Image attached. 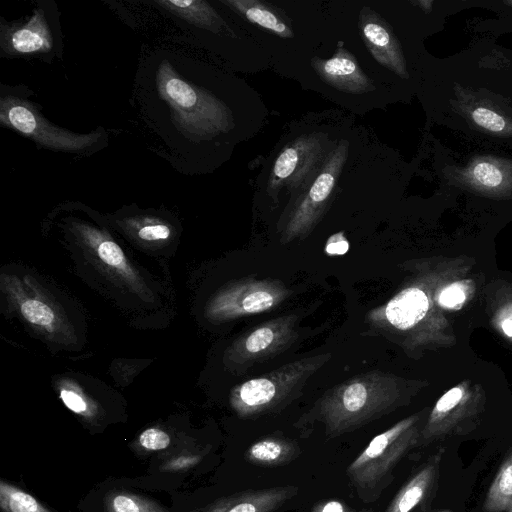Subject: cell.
Segmentation results:
<instances>
[{"label": "cell", "mask_w": 512, "mask_h": 512, "mask_svg": "<svg viewBox=\"0 0 512 512\" xmlns=\"http://www.w3.org/2000/svg\"><path fill=\"white\" fill-rule=\"evenodd\" d=\"M79 231L85 242L104 265L114 269L127 279H135V274L118 244L89 226H81Z\"/></svg>", "instance_id": "obj_14"}, {"label": "cell", "mask_w": 512, "mask_h": 512, "mask_svg": "<svg viewBox=\"0 0 512 512\" xmlns=\"http://www.w3.org/2000/svg\"><path fill=\"white\" fill-rule=\"evenodd\" d=\"M140 445L146 450H163L170 444V436L158 428H148L139 436Z\"/></svg>", "instance_id": "obj_23"}, {"label": "cell", "mask_w": 512, "mask_h": 512, "mask_svg": "<svg viewBox=\"0 0 512 512\" xmlns=\"http://www.w3.org/2000/svg\"><path fill=\"white\" fill-rule=\"evenodd\" d=\"M502 329L506 335L512 337V315L502 322Z\"/></svg>", "instance_id": "obj_31"}, {"label": "cell", "mask_w": 512, "mask_h": 512, "mask_svg": "<svg viewBox=\"0 0 512 512\" xmlns=\"http://www.w3.org/2000/svg\"><path fill=\"white\" fill-rule=\"evenodd\" d=\"M354 123L345 131L322 166L304 188L284 207L280 242L288 244L309 236L321 222L332 201L338 181L366 138Z\"/></svg>", "instance_id": "obj_4"}, {"label": "cell", "mask_w": 512, "mask_h": 512, "mask_svg": "<svg viewBox=\"0 0 512 512\" xmlns=\"http://www.w3.org/2000/svg\"><path fill=\"white\" fill-rule=\"evenodd\" d=\"M465 298L464 288L459 283H453L440 292L438 302L442 307L455 308L462 304Z\"/></svg>", "instance_id": "obj_26"}, {"label": "cell", "mask_w": 512, "mask_h": 512, "mask_svg": "<svg viewBox=\"0 0 512 512\" xmlns=\"http://www.w3.org/2000/svg\"><path fill=\"white\" fill-rule=\"evenodd\" d=\"M198 461H199V457H197V456H191V455L181 456V457L171 460L167 464V469H170V470L184 469V468L190 467L192 465H195Z\"/></svg>", "instance_id": "obj_30"}, {"label": "cell", "mask_w": 512, "mask_h": 512, "mask_svg": "<svg viewBox=\"0 0 512 512\" xmlns=\"http://www.w3.org/2000/svg\"><path fill=\"white\" fill-rule=\"evenodd\" d=\"M300 449L294 441L268 436L254 442L246 451L247 460L258 466L285 465L296 458Z\"/></svg>", "instance_id": "obj_13"}, {"label": "cell", "mask_w": 512, "mask_h": 512, "mask_svg": "<svg viewBox=\"0 0 512 512\" xmlns=\"http://www.w3.org/2000/svg\"><path fill=\"white\" fill-rule=\"evenodd\" d=\"M159 90L170 103L180 124L199 135L232 132L243 140L253 137L261 124L237 119L236 115L266 119L268 112H247L230 109L226 102L204 89L195 87L176 76L169 67L159 73Z\"/></svg>", "instance_id": "obj_5"}, {"label": "cell", "mask_w": 512, "mask_h": 512, "mask_svg": "<svg viewBox=\"0 0 512 512\" xmlns=\"http://www.w3.org/2000/svg\"><path fill=\"white\" fill-rule=\"evenodd\" d=\"M322 39L333 48L332 54L310 53L293 77L350 111L365 113L383 107L387 80L346 47L330 6Z\"/></svg>", "instance_id": "obj_2"}, {"label": "cell", "mask_w": 512, "mask_h": 512, "mask_svg": "<svg viewBox=\"0 0 512 512\" xmlns=\"http://www.w3.org/2000/svg\"><path fill=\"white\" fill-rule=\"evenodd\" d=\"M444 449L438 450L402 486L385 512H411L422 503L435 488Z\"/></svg>", "instance_id": "obj_12"}, {"label": "cell", "mask_w": 512, "mask_h": 512, "mask_svg": "<svg viewBox=\"0 0 512 512\" xmlns=\"http://www.w3.org/2000/svg\"><path fill=\"white\" fill-rule=\"evenodd\" d=\"M291 294L278 279L246 277L222 288L207 305V315L218 321L246 317L272 310Z\"/></svg>", "instance_id": "obj_8"}, {"label": "cell", "mask_w": 512, "mask_h": 512, "mask_svg": "<svg viewBox=\"0 0 512 512\" xmlns=\"http://www.w3.org/2000/svg\"><path fill=\"white\" fill-rule=\"evenodd\" d=\"M473 178L486 187H497L503 181V174L498 167L489 162L478 163L472 171Z\"/></svg>", "instance_id": "obj_21"}, {"label": "cell", "mask_w": 512, "mask_h": 512, "mask_svg": "<svg viewBox=\"0 0 512 512\" xmlns=\"http://www.w3.org/2000/svg\"><path fill=\"white\" fill-rule=\"evenodd\" d=\"M19 309L23 317L31 324L49 332L55 328L56 314L53 309L40 299L21 297Z\"/></svg>", "instance_id": "obj_19"}, {"label": "cell", "mask_w": 512, "mask_h": 512, "mask_svg": "<svg viewBox=\"0 0 512 512\" xmlns=\"http://www.w3.org/2000/svg\"><path fill=\"white\" fill-rule=\"evenodd\" d=\"M60 398L71 411L81 415H91V406L87 399L78 390L63 387L60 390Z\"/></svg>", "instance_id": "obj_22"}, {"label": "cell", "mask_w": 512, "mask_h": 512, "mask_svg": "<svg viewBox=\"0 0 512 512\" xmlns=\"http://www.w3.org/2000/svg\"><path fill=\"white\" fill-rule=\"evenodd\" d=\"M349 250V242L343 232L331 235L325 246L328 255H343Z\"/></svg>", "instance_id": "obj_28"}, {"label": "cell", "mask_w": 512, "mask_h": 512, "mask_svg": "<svg viewBox=\"0 0 512 512\" xmlns=\"http://www.w3.org/2000/svg\"><path fill=\"white\" fill-rule=\"evenodd\" d=\"M331 353L304 357L233 388L230 405L242 418L264 415L293 400L306 381L331 359Z\"/></svg>", "instance_id": "obj_6"}, {"label": "cell", "mask_w": 512, "mask_h": 512, "mask_svg": "<svg viewBox=\"0 0 512 512\" xmlns=\"http://www.w3.org/2000/svg\"><path fill=\"white\" fill-rule=\"evenodd\" d=\"M297 493L296 486L247 490L219 500L207 512H274Z\"/></svg>", "instance_id": "obj_11"}, {"label": "cell", "mask_w": 512, "mask_h": 512, "mask_svg": "<svg viewBox=\"0 0 512 512\" xmlns=\"http://www.w3.org/2000/svg\"><path fill=\"white\" fill-rule=\"evenodd\" d=\"M310 512H352V510L340 501L328 500L316 504Z\"/></svg>", "instance_id": "obj_29"}, {"label": "cell", "mask_w": 512, "mask_h": 512, "mask_svg": "<svg viewBox=\"0 0 512 512\" xmlns=\"http://www.w3.org/2000/svg\"><path fill=\"white\" fill-rule=\"evenodd\" d=\"M158 3L175 14L209 29L225 25L213 8L204 1H161Z\"/></svg>", "instance_id": "obj_17"}, {"label": "cell", "mask_w": 512, "mask_h": 512, "mask_svg": "<svg viewBox=\"0 0 512 512\" xmlns=\"http://www.w3.org/2000/svg\"><path fill=\"white\" fill-rule=\"evenodd\" d=\"M0 506L4 512H50L32 495L3 480L0 482Z\"/></svg>", "instance_id": "obj_18"}, {"label": "cell", "mask_w": 512, "mask_h": 512, "mask_svg": "<svg viewBox=\"0 0 512 512\" xmlns=\"http://www.w3.org/2000/svg\"><path fill=\"white\" fill-rule=\"evenodd\" d=\"M437 512H450V511H437Z\"/></svg>", "instance_id": "obj_32"}, {"label": "cell", "mask_w": 512, "mask_h": 512, "mask_svg": "<svg viewBox=\"0 0 512 512\" xmlns=\"http://www.w3.org/2000/svg\"><path fill=\"white\" fill-rule=\"evenodd\" d=\"M353 123L351 117L338 111L311 113L294 121L264 162L256 182L259 197L277 207L284 196L287 204L314 176Z\"/></svg>", "instance_id": "obj_1"}, {"label": "cell", "mask_w": 512, "mask_h": 512, "mask_svg": "<svg viewBox=\"0 0 512 512\" xmlns=\"http://www.w3.org/2000/svg\"><path fill=\"white\" fill-rule=\"evenodd\" d=\"M483 509L485 512H512V449L486 492Z\"/></svg>", "instance_id": "obj_15"}, {"label": "cell", "mask_w": 512, "mask_h": 512, "mask_svg": "<svg viewBox=\"0 0 512 512\" xmlns=\"http://www.w3.org/2000/svg\"><path fill=\"white\" fill-rule=\"evenodd\" d=\"M472 118L479 126L494 132L501 131L506 126L502 116L487 108L475 109L472 112Z\"/></svg>", "instance_id": "obj_24"}, {"label": "cell", "mask_w": 512, "mask_h": 512, "mask_svg": "<svg viewBox=\"0 0 512 512\" xmlns=\"http://www.w3.org/2000/svg\"><path fill=\"white\" fill-rule=\"evenodd\" d=\"M299 315L287 314L244 332L229 348L228 359L238 366H251L279 355L299 337Z\"/></svg>", "instance_id": "obj_9"}, {"label": "cell", "mask_w": 512, "mask_h": 512, "mask_svg": "<svg viewBox=\"0 0 512 512\" xmlns=\"http://www.w3.org/2000/svg\"><path fill=\"white\" fill-rule=\"evenodd\" d=\"M170 234V228L158 222L142 225L137 231L140 239L149 242L166 240L170 237Z\"/></svg>", "instance_id": "obj_27"}, {"label": "cell", "mask_w": 512, "mask_h": 512, "mask_svg": "<svg viewBox=\"0 0 512 512\" xmlns=\"http://www.w3.org/2000/svg\"><path fill=\"white\" fill-rule=\"evenodd\" d=\"M109 512H164L158 505L130 493H116L108 498Z\"/></svg>", "instance_id": "obj_20"}, {"label": "cell", "mask_w": 512, "mask_h": 512, "mask_svg": "<svg viewBox=\"0 0 512 512\" xmlns=\"http://www.w3.org/2000/svg\"><path fill=\"white\" fill-rule=\"evenodd\" d=\"M465 399L464 390L461 387H453L447 391L435 404L428 418H434L449 411Z\"/></svg>", "instance_id": "obj_25"}, {"label": "cell", "mask_w": 512, "mask_h": 512, "mask_svg": "<svg viewBox=\"0 0 512 512\" xmlns=\"http://www.w3.org/2000/svg\"><path fill=\"white\" fill-rule=\"evenodd\" d=\"M398 378L382 371L361 373L328 390L310 415L330 437L351 432L391 412L402 400Z\"/></svg>", "instance_id": "obj_3"}, {"label": "cell", "mask_w": 512, "mask_h": 512, "mask_svg": "<svg viewBox=\"0 0 512 512\" xmlns=\"http://www.w3.org/2000/svg\"><path fill=\"white\" fill-rule=\"evenodd\" d=\"M10 45L18 53H33L47 50L51 38L39 15H35L26 25L15 30L10 36Z\"/></svg>", "instance_id": "obj_16"}, {"label": "cell", "mask_w": 512, "mask_h": 512, "mask_svg": "<svg viewBox=\"0 0 512 512\" xmlns=\"http://www.w3.org/2000/svg\"><path fill=\"white\" fill-rule=\"evenodd\" d=\"M1 120L40 144L64 150H81L94 142L95 135H75L44 122L27 103L2 99Z\"/></svg>", "instance_id": "obj_10"}, {"label": "cell", "mask_w": 512, "mask_h": 512, "mask_svg": "<svg viewBox=\"0 0 512 512\" xmlns=\"http://www.w3.org/2000/svg\"><path fill=\"white\" fill-rule=\"evenodd\" d=\"M419 420V415H411L370 441L347 468L355 487L363 492L380 490L398 462L419 445Z\"/></svg>", "instance_id": "obj_7"}]
</instances>
